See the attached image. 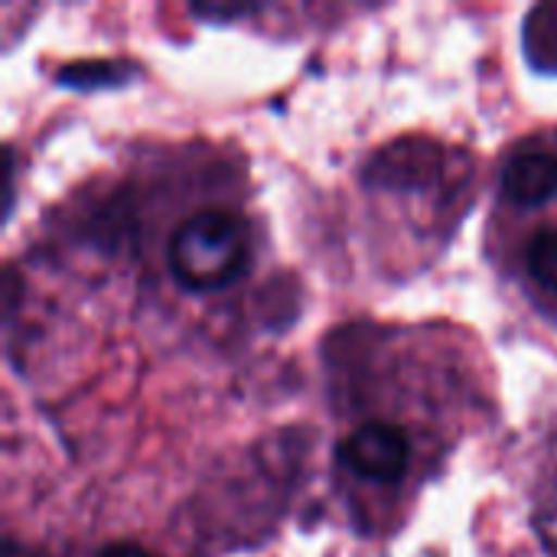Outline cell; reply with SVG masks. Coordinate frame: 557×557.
I'll use <instances>...</instances> for the list:
<instances>
[{
	"instance_id": "obj_1",
	"label": "cell",
	"mask_w": 557,
	"mask_h": 557,
	"mask_svg": "<svg viewBox=\"0 0 557 557\" xmlns=\"http://www.w3.org/2000/svg\"><path fill=\"white\" fill-rule=\"evenodd\" d=\"M170 271L189 290L225 287L245 274L251 258V228L235 209H199L186 215L170 238Z\"/></svg>"
},
{
	"instance_id": "obj_2",
	"label": "cell",
	"mask_w": 557,
	"mask_h": 557,
	"mask_svg": "<svg viewBox=\"0 0 557 557\" xmlns=\"http://www.w3.org/2000/svg\"><path fill=\"white\" fill-rule=\"evenodd\" d=\"M336 460L369 483H398L411 463V441L401 428L385 421L359 424L336 447Z\"/></svg>"
},
{
	"instance_id": "obj_3",
	"label": "cell",
	"mask_w": 557,
	"mask_h": 557,
	"mask_svg": "<svg viewBox=\"0 0 557 557\" xmlns=\"http://www.w3.org/2000/svg\"><path fill=\"white\" fill-rule=\"evenodd\" d=\"M503 193L516 206H542L557 193V157L545 150L516 153L503 166Z\"/></svg>"
},
{
	"instance_id": "obj_4",
	"label": "cell",
	"mask_w": 557,
	"mask_h": 557,
	"mask_svg": "<svg viewBox=\"0 0 557 557\" xmlns=\"http://www.w3.org/2000/svg\"><path fill=\"white\" fill-rule=\"evenodd\" d=\"M525 268L532 281L557 294V225L535 232L525 245Z\"/></svg>"
},
{
	"instance_id": "obj_5",
	"label": "cell",
	"mask_w": 557,
	"mask_h": 557,
	"mask_svg": "<svg viewBox=\"0 0 557 557\" xmlns=\"http://www.w3.org/2000/svg\"><path fill=\"white\" fill-rule=\"evenodd\" d=\"M98 557H157L153 552H147V548H140V545H134V542H111L108 548H101V555Z\"/></svg>"
}]
</instances>
